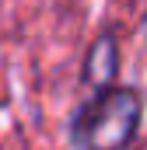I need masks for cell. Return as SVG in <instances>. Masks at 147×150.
<instances>
[{
    "label": "cell",
    "instance_id": "7a4b0ae2",
    "mask_svg": "<svg viewBox=\"0 0 147 150\" xmlns=\"http://www.w3.org/2000/svg\"><path fill=\"white\" fill-rule=\"evenodd\" d=\"M116 70H119V56H116V35L105 32L91 45V56L84 63V77L98 87V91H109V84L116 80Z\"/></svg>",
    "mask_w": 147,
    "mask_h": 150
},
{
    "label": "cell",
    "instance_id": "6da1fadb",
    "mask_svg": "<svg viewBox=\"0 0 147 150\" xmlns=\"http://www.w3.org/2000/svg\"><path fill=\"white\" fill-rule=\"evenodd\" d=\"M140 126V94L126 87L98 91L77 119H74V143L81 150H123Z\"/></svg>",
    "mask_w": 147,
    "mask_h": 150
}]
</instances>
